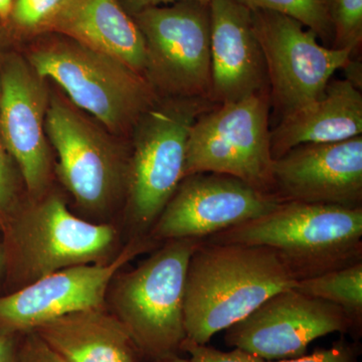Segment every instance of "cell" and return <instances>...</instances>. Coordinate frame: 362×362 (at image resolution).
<instances>
[{
  "mask_svg": "<svg viewBox=\"0 0 362 362\" xmlns=\"http://www.w3.org/2000/svg\"><path fill=\"white\" fill-rule=\"evenodd\" d=\"M296 281L265 247L202 240L188 263L185 295L187 339L207 344Z\"/></svg>",
  "mask_w": 362,
  "mask_h": 362,
  "instance_id": "cell-1",
  "label": "cell"
},
{
  "mask_svg": "<svg viewBox=\"0 0 362 362\" xmlns=\"http://www.w3.org/2000/svg\"><path fill=\"white\" fill-rule=\"evenodd\" d=\"M272 250L295 281L362 262V207L284 202L204 240Z\"/></svg>",
  "mask_w": 362,
  "mask_h": 362,
  "instance_id": "cell-2",
  "label": "cell"
},
{
  "mask_svg": "<svg viewBox=\"0 0 362 362\" xmlns=\"http://www.w3.org/2000/svg\"><path fill=\"white\" fill-rule=\"evenodd\" d=\"M51 33L33 45L26 61L40 78L57 83L74 105L112 132L134 128L158 101L146 78L123 62Z\"/></svg>",
  "mask_w": 362,
  "mask_h": 362,
  "instance_id": "cell-3",
  "label": "cell"
},
{
  "mask_svg": "<svg viewBox=\"0 0 362 362\" xmlns=\"http://www.w3.org/2000/svg\"><path fill=\"white\" fill-rule=\"evenodd\" d=\"M202 242L166 240L137 268L117 280L111 295L115 316L141 356L150 361L178 354L187 339L183 308L187 267Z\"/></svg>",
  "mask_w": 362,
  "mask_h": 362,
  "instance_id": "cell-4",
  "label": "cell"
},
{
  "mask_svg": "<svg viewBox=\"0 0 362 362\" xmlns=\"http://www.w3.org/2000/svg\"><path fill=\"white\" fill-rule=\"evenodd\" d=\"M204 98L158 99L135 125L128 158V216L138 233L151 230L185 178L192 126L214 106Z\"/></svg>",
  "mask_w": 362,
  "mask_h": 362,
  "instance_id": "cell-5",
  "label": "cell"
},
{
  "mask_svg": "<svg viewBox=\"0 0 362 362\" xmlns=\"http://www.w3.org/2000/svg\"><path fill=\"white\" fill-rule=\"evenodd\" d=\"M270 107L262 93L202 112L188 136L185 177L218 173L272 192Z\"/></svg>",
  "mask_w": 362,
  "mask_h": 362,
  "instance_id": "cell-6",
  "label": "cell"
},
{
  "mask_svg": "<svg viewBox=\"0 0 362 362\" xmlns=\"http://www.w3.org/2000/svg\"><path fill=\"white\" fill-rule=\"evenodd\" d=\"M145 42L143 77L161 99H209V2L181 1L132 16Z\"/></svg>",
  "mask_w": 362,
  "mask_h": 362,
  "instance_id": "cell-7",
  "label": "cell"
},
{
  "mask_svg": "<svg viewBox=\"0 0 362 362\" xmlns=\"http://www.w3.org/2000/svg\"><path fill=\"white\" fill-rule=\"evenodd\" d=\"M115 239L114 228L81 220L58 195L23 211L9 232L14 271L25 286L69 267L102 263Z\"/></svg>",
  "mask_w": 362,
  "mask_h": 362,
  "instance_id": "cell-8",
  "label": "cell"
},
{
  "mask_svg": "<svg viewBox=\"0 0 362 362\" xmlns=\"http://www.w3.org/2000/svg\"><path fill=\"white\" fill-rule=\"evenodd\" d=\"M251 11L265 59L271 106L282 119L322 96L335 71L344 68L354 54L321 45L315 33L288 16Z\"/></svg>",
  "mask_w": 362,
  "mask_h": 362,
  "instance_id": "cell-9",
  "label": "cell"
},
{
  "mask_svg": "<svg viewBox=\"0 0 362 362\" xmlns=\"http://www.w3.org/2000/svg\"><path fill=\"white\" fill-rule=\"evenodd\" d=\"M45 133L59 157L58 175L81 206L107 209L126 192L128 159L82 114L49 97Z\"/></svg>",
  "mask_w": 362,
  "mask_h": 362,
  "instance_id": "cell-10",
  "label": "cell"
},
{
  "mask_svg": "<svg viewBox=\"0 0 362 362\" xmlns=\"http://www.w3.org/2000/svg\"><path fill=\"white\" fill-rule=\"evenodd\" d=\"M225 331L226 345L267 361L303 356L311 342L331 333H349L358 339L341 308L294 288L273 295Z\"/></svg>",
  "mask_w": 362,
  "mask_h": 362,
  "instance_id": "cell-11",
  "label": "cell"
},
{
  "mask_svg": "<svg viewBox=\"0 0 362 362\" xmlns=\"http://www.w3.org/2000/svg\"><path fill=\"white\" fill-rule=\"evenodd\" d=\"M282 199L233 176L197 173L181 180L150 235L156 240H206L255 220Z\"/></svg>",
  "mask_w": 362,
  "mask_h": 362,
  "instance_id": "cell-12",
  "label": "cell"
},
{
  "mask_svg": "<svg viewBox=\"0 0 362 362\" xmlns=\"http://www.w3.org/2000/svg\"><path fill=\"white\" fill-rule=\"evenodd\" d=\"M146 247L148 240L134 239L108 263L62 269L0 297V334L30 332L71 312L103 307L116 274Z\"/></svg>",
  "mask_w": 362,
  "mask_h": 362,
  "instance_id": "cell-13",
  "label": "cell"
},
{
  "mask_svg": "<svg viewBox=\"0 0 362 362\" xmlns=\"http://www.w3.org/2000/svg\"><path fill=\"white\" fill-rule=\"evenodd\" d=\"M272 192L283 202L362 207V136L299 145L274 159Z\"/></svg>",
  "mask_w": 362,
  "mask_h": 362,
  "instance_id": "cell-14",
  "label": "cell"
},
{
  "mask_svg": "<svg viewBox=\"0 0 362 362\" xmlns=\"http://www.w3.org/2000/svg\"><path fill=\"white\" fill-rule=\"evenodd\" d=\"M49 102L44 78L26 59L4 57L0 69V136L33 197L44 192L51 173L45 133Z\"/></svg>",
  "mask_w": 362,
  "mask_h": 362,
  "instance_id": "cell-15",
  "label": "cell"
},
{
  "mask_svg": "<svg viewBox=\"0 0 362 362\" xmlns=\"http://www.w3.org/2000/svg\"><path fill=\"white\" fill-rule=\"evenodd\" d=\"M209 99L214 105L269 93L263 51L252 26V11L238 0H211Z\"/></svg>",
  "mask_w": 362,
  "mask_h": 362,
  "instance_id": "cell-16",
  "label": "cell"
},
{
  "mask_svg": "<svg viewBox=\"0 0 362 362\" xmlns=\"http://www.w3.org/2000/svg\"><path fill=\"white\" fill-rule=\"evenodd\" d=\"M49 33L66 35L109 54L143 76L144 39L134 18L118 0H66Z\"/></svg>",
  "mask_w": 362,
  "mask_h": 362,
  "instance_id": "cell-17",
  "label": "cell"
},
{
  "mask_svg": "<svg viewBox=\"0 0 362 362\" xmlns=\"http://www.w3.org/2000/svg\"><path fill=\"white\" fill-rule=\"evenodd\" d=\"M362 94L349 80H331L322 96L281 119L271 131L273 159L308 143L344 141L361 136Z\"/></svg>",
  "mask_w": 362,
  "mask_h": 362,
  "instance_id": "cell-18",
  "label": "cell"
},
{
  "mask_svg": "<svg viewBox=\"0 0 362 362\" xmlns=\"http://www.w3.org/2000/svg\"><path fill=\"white\" fill-rule=\"evenodd\" d=\"M33 331L69 362H139L142 357L125 326L103 307L71 312Z\"/></svg>",
  "mask_w": 362,
  "mask_h": 362,
  "instance_id": "cell-19",
  "label": "cell"
},
{
  "mask_svg": "<svg viewBox=\"0 0 362 362\" xmlns=\"http://www.w3.org/2000/svg\"><path fill=\"white\" fill-rule=\"evenodd\" d=\"M294 289L307 296L324 300L341 308L351 321L357 338H361L362 262L316 277L296 281Z\"/></svg>",
  "mask_w": 362,
  "mask_h": 362,
  "instance_id": "cell-20",
  "label": "cell"
},
{
  "mask_svg": "<svg viewBox=\"0 0 362 362\" xmlns=\"http://www.w3.org/2000/svg\"><path fill=\"white\" fill-rule=\"evenodd\" d=\"M251 11L263 9L288 16L315 33L323 45L331 47L333 33L329 0H238Z\"/></svg>",
  "mask_w": 362,
  "mask_h": 362,
  "instance_id": "cell-21",
  "label": "cell"
},
{
  "mask_svg": "<svg viewBox=\"0 0 362 362\" xmlns=\"http://www.w3.org/2000/svg\"><path fill=\"white\" fill-rule=\"evenodd\" d=\"M333 39L331 47L358 51L362 42V0H329Z\"/></svg>",
  "mask_w": 362,
  "mask_h": 362,
  "instance_id": "cell-22",
  "label": "cell"
},
{
  "mask_svg": "<svg viewBox=\"0 0 362 362\" xmlns=\"http://www.w3.org/2000/svg\"><path fill=\"white\" fill-rule=\"evenodd\" d=\"M66 0H14L7 21L11 33H45Z\"/></svg>",
  "mask_w": 362,
  "mask_h": 362,
  "instance_id": "cell-23",
  "label": "cell"
},
{
  "mask_svg": "<svg viewBox=\"0 0 362 362\" xmlns=\"http://www.w3.org/2000/svg\"><path fill=\"white\" fill-rule=\"evenodd\" d=\"M181 351L189 354L188 359L190 362H267L265 359L246 350L233 349L230 351H221L206 344H197L187 339L181 345Z\"/></svg>",
  "mask_w": 362,
  "mask_h": 362,
  "instance_id": "cell-24",
  "label": "cell"
},
{
  "mask_svg": "<svg viewBox=\"0 0 362 362\" xmlns=\"http://www.w3.org/2000/svg\"><path fill=\"white\" fill-rule=\"evenodd\" d=\"M361 346L358 342H349L345 339L333 343L329 349H316L309 356L297 358L267 362H359Z\"/></svg>",
  "mask_w": 362,
  "mask_h": 362,
  "instance_id": "cell-25",
  "label": "cell"
},
{
  "mask_svg": "<svg viewBox=\"0 0 362 362\" xmlns=\"http://www.w3.org/2000/svg\"><path fill=\"white\" fill-rule=\"evenodd\" d=\"M16 362H69L59 354L54 351L37 334L30 331L28 332L25 340L18 349V361Z\"/></svg>",
  "mask_w": 362,
  "mask_h": 362,
  "instance_id": "cell-26",
  "label": "cell"
},
{
  "mask_svg": "<svg viewBox=\"0 0 362 362\" xmlns=\"http://www.w3.org/2000/svg\"><path fill=\"white\" fill-rule=\"evenodd\" d=\"M16 199V176L11 157L0 136V211H8Z\"/></svg>",
  "mask_w": 362,
  "mask_h": 362,
  "instance_id": "cell-27",
  "label": "cell"
},
{
  "mask_svg": "<svg viewBox=\"0 0 362 362\" xmlns=\"http://www.w3.org/2000/svg\"><path fill=\"white\" fill-rule=\"evenodd\" d=\"M118 1L126 13L130 14L131 16H134L143 11H146V9L168 6V4H176V2L199 1L209 4L211 0H118Z\"/></svg>",
  "mask_w": 362,
  "mask_h": 362,
  "instance_id": "cell-28",
  "label": "cell"
},
{
  "mask_svg": "<svg viewBox=\"0 0 362 362\" xmlns=\"http://www.w3.org/2000/svg\"><path fill=\"white\" fill-rule=\"evenodd\" d=\"M18 349L13 334H0V362H16Z\"/></svg>",
  "mask_w": 362,
  "mask_h": 362,
  "instance_id": "cell-29",
  "label": "cell"
},
{
  "mask_svg": "<svg viewBox=\"0 0 362 362\" xmlns=\"http://www.w3.org/2000/svg\"><path fill=\"white\" fill-rule=\"evenodd\" d=\"M11 32L9 30L8 26L0 21V69H1L2 61L4 59V57H1V54H4V47H6L7 40L11 37Z\"/></svg>",
  "mask_w": 362,
  "mask_h": 362,
  "instance_id": "cell-30",
  "label": "cell"
},
{
  "mask_svg": "<svg viewBox=\"0 0 362 362\" xmlns=\"http://www.w3.org/2000/svg\"><path fill=\"white\" fill-rule=\"evenodd\" d=\"M14 0H0V21L6 23L13 11Z\"/></svg>",
  "mask_w": 362,
  "mask_h": 362,
  "instance_id": "cell-31",
  "label": "cell"
},
{
  "mask_svg": "<svg viewBox=\"0 0 362 362\" xmlns=\"http://www.w3.org/2000/svg\"><path fill=\"white\" fill-rule=\"evenodd\" d=\"M150 362H190L189 359L183 358L180 356V354H171V356H166L158 357V358L151 359Z\"/></svg>",
  "mask_w": 362,
  "mask_h": 362,
  "instance_id": "cell-32",
  "label": "cell"
}]
</instances>
